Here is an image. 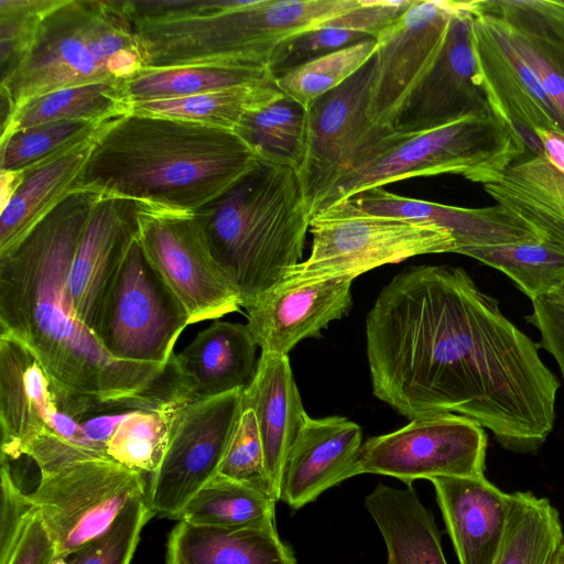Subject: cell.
Masks as SVG:
<instances>
[{
    "label": "cell",
    "mask_w": 564,
    "mask_h": 564,
    "mask_svg": "<svg viewBox=\"0 0 564 564\" xmlns=\"http://www.w3.org/2000/svg\"><path fill=\"white\" fill-rule=\"evenodd\" d=\"M478 7L479 1H464L452 17L436 61L405 100L392 129L421 131L465 116L492 112L473 46V14Z\"/></svg>",
    "instance_id": "obj_15"
},
{
    "label": "cell",
    "mask_w": 564,
    "mask_h": 564,
    "mask_svg": "<svg viewBox=\"0 0 564 564\" xmlns=\"http://www.w3.org/2000/svg\"><path fill=\"white\" fill-rule=\"evenodd\" d=\"M139 206L130 199L99 198L79 238L68 284L74 307L91 330L106 292L137 237Z\"/></svg>",
    "instance_id": "obj_19"
},
{
    "label": "cell",
    "mask_w": 564,
    "mask_h": 564,
    "mask_svg": "<svg viewBox=\"0 0 564 564\" xmlns=\"http://www.w3.org/2000/svg\"><path fill=\"white\" fill-rule=\"evenodd\" d=\"M310 256L281 283L350 278L408 258L455 252L452 234L434 224L371 214L354 197L313 214ZM280 283V284H281Z\"/></svg>",
    "instance_id": "obj_7"
},
{
    "label": "cell",
    "mask_w": 564,
    "mask_h": 564,
    "mask_svg": "<svg viewBox=\"0 0 564 564\" xmlns=\"http://www.w3.org/2000/svg\"><path fill=\"white\" fill-rule=\"evenodd\" d=\"M365 503L386 542L388 564H447L433 513L411 486L379 485Z\"/></svg>",
    "instance_id": "obj_28"
},
{
    "label": "cell",
    "mask_w": 564,
    "mask_h": 564,
    "mask_svg": "<svg viewBox=\"0 0 564 564\" xmlns=\"http://www.w3.org/2000/svg\"><path fill=\"white\" fill-rule=\"evenodd\" d=\"M271 78L270 70L213 65L143 68L124 82V89L132 104L182 98Z\"/></svg>",
    "instance_id": "obj_36"
},
{
    "label": "cell",
    "mask_w": 564,
    "mask_h": 564,
    "mask_svg": "<svg viewBox=\"0 0 564 564\" xmlns=\"http://www.w3.org/2000/svg\"><path fill=\"white\" fill-rule=\"evenodd\" d=\"M543 155L555 169L564 173V137L544 129H536Z\"/></svg>",
    "instance_id": "obj_47"
},
{
    "label": "cell",
    "mask_w": 564,
    "mask_h": 564,
    "mask_svg": "<svg viewBox=\"0 0 564 564\" xmlns=\"http://www.w3.org/2000/svg\"><path fill=\"white\" fill-rule=\"evenodd\" d=\"M547 296H552L557 301L564 303V284L561 288H558L553 294Z\"/></svg>",
    "instance_id": "obj_48"
},
{
    "label": "cell",
    "mask_w": 564,
    "mask_h": 564,
    "mask_svg": "<svg viewBox=\"0 0 564 564\" xmlns=\"http://www.w3.org/2000/svg\"><path fill=\"white\" fill-rule=\"evenodd\" d=\"M153 516L147 494L137 495L107 531L73 553L66 564H130L141 530Z\"/></svg>",
    "instance_id": "obj_41"
},
{
    "label": "cell",
    "mask_w": 564,
    "mask_h": 564,
    "mask_svg": "<svg viewBox=\"0 0 564 564\" xmlns=\"http://www.w3.org/2000/svg\"><path fill=\"white\" fill-rule=\"evenodd\" d=\"M485 191L531 226L543 239L564 248V173L544 156L530 154L510 165Z\"/></svg>",
    "instance_id": "obj_27"
},
{
    "label": "cell",
    "mask_w": 564,
    "mask_h": 564,
    "mask_svg": "<svg viewBox=\"0 0 564 564\" xmlns=\"http://www.w3.org/2000/svg\"><path fill=\"white\" fill-rule=\"evenodd\" d=\"M361 0H229L182 20L176 45L186 65L269 70L294 36L357 8Z\"/></svg>",
    "instance_id": "obj_6"
},
{
    "label": "cell",
    "mask_w": 564,
    "mask_h": 564,
    "mask_svg": "<svg viewBox=\"0 0 564 564\" xmlns=\"http://www.w3.org/2000/svg\"><path fill=\"white\" fill-rule=\"evenodd\" d=\"M242 405L256 414L268 478L280 500L284 463L307 414L288 356L261 352L256 376L242 390Z\"/></svg>",
    "instance_id": "obj_25"
},
{
    "label": "cell",
    "mask_w": 564,
    "mask_h": 564,
    "mask_svg": "<svg viewBox=\"0 0 564 564\" xmlns=\"http://www.w3.org/2000/svg\"><path fill=\"white\" fill-rule=\"evenodd\" d=\"M29 497L56 547V561L96 539L127 502L147 494L143 475L108 458H84L40 471Z\"/></svg>",
    "instance_id": "obj_9"
},
{
    "label": "cell",
    "mask_w": 564,
    "mask_h": 564,
    "mask_svg": "<svg viewBox=\"0 0 564 564\" xmlns=\"http://www.w3.org/2000/svg\"><path fill=\"white\" fill-rule=\"evenodd\" d=\"M352 197L371 214L434 224L448 230L456 243L455 253L543 239L533 226L499 204L465 208L400 196L384 187L371 188Z\"/></svg>",
    "instance_id": "obj_20"
},
{
    "label": "cell",
    "mask_w": 564,
    "mask_h": 564,
    "mask_svg": "<svg viewBox=\"0 0 564 564\" xmlns=\"http://www.w3.org/2000/svg\"><path fill=\"white\" fill-rule=\"evenodd\" d=\"M189 324L186 308L135 237L106 292L94 334L117 360L165 366Z\"/></svg>",
    "instance_id": "obj_8"
},
{
    "label": "cell",
    "mask_w": 564,
    "mask_h": 564,
    "mask_svg": "<svg viewBox=\"0 0 564 564\" xmlns=\"http://www.w3.org/2000/svg\"><path fill=\"white\" fill-rule=\"evenodd\" d=\"M479 4L481 11L500 21L510 43L564 120V37L522 0L479 1Z\"/></svg>",
    "instance_id": "obj_29"
},
{
    "label": "cell",
    "mask_w": 564,
    "mask_h": 564,
    "mask_svg": "<svg viewBox=\"0 0 564 564\" xmlns=\"http://www.w3.org/2000/svg\"><path fill=\"white\" fill-rule=\"evenodd\" d=\"M58 0H0V68H10L25 52L46 13Z\"/></svg>",
    "instance_id": "obj_43"
},
{
    "label": "cell",
    "mask_w": 564,
    "mask_h": 564,
    "mask_svg": "<svg viewBox=\"0 0 564 564\" xmlns=\"http://www.w3.org/2000/svg\"><path fill=\"white\" fill-rule=\"evenodd\" d=\"M463 2L413 0L376 36L377 69L368 108L375 124L392 127L405 100L436 61L451 19Z\"/></svg>",
    "instance_id": "obj_13"
},
{
    "label": "cell",
    "mask_w": 564,
    "mask_h": 564,
    "mask_svg": "<svg viewBox=\"0 0 564 564\" xmlns=\"http://www.w3.org/2000/svg\"><path fill=\"white\" fill-rule=\"evenodd\" d=\"M465 256L505 273L531 301L564 284V248L546 239L474 248Z\"/></svg>",
    "instance_id": "obj_38"
},
{
    "label": "cell",
    "mask_w": 564,
    "mask_h": 564,
    "mask_svg": "<svg viewBox=\"0 0 564 564\" xmlns=\"http://www.w3.org/2000/svg\"><path fill=\"white\" fill-rule=\"evenodd\" d=\"M198 215L210 253L245 310L303 261L311 215L292 167L259 161Z\"/></svg>",
    "instance_id": "obj_3"
},
{
    "label": "cell",
    "mask_w": 564,
    "mask_h": 564,
    "mask_svg": "<svg viewBox=\"0 0 564 564\" xmlns=\"http://www.w3.org/2000/svg\"><path fill=\"white\" fill-rule=\"evenodd\" d=\"M473 46L490 109L523 142L543 155L536 129L564 137V120L533 73L510 43L500 21L478 10L473 14Z\"/></svg>",
    "instance_id": "obj_14"
},
{
    "label": "cell",
    "mask_w": 564,
    "mask_h": 564,
    "mask_svg": "<svg viewBox=\"0 0 564 564\" xmlns=\"http://www.w3.org/2000/svg\"><path fill=\"white\" fill-rule=\"evenodd\" d=\"M59 410L35 355L14 336L0 333L1 457L21 456L29 443L52 430Z\"/></svg>",
    "instance_id": "obj_21"
},
{
    "label": "cell",
    "mask_w": 564,
    "mask_h": 564,
    "mask_svg": "<svg viewBox=\"0 0 564 564\" xmlns=\"http://www.w3.org/2000/svg\"><path fill=\"white\" fill-rule=\"evenodd\" d=\"M431 481L459 564H492L507 529L512 494L485 476Z\"/></svg>",
    "instance_id": "obj_23"
},
{
    "label": "cell",
    "mask_w": 564,
    "mask_h": 564,
    "mask_svg": "<svg viewBox=\"0 0 564 564\" xmlns=\"http://www.w3.org/2000/svg\"><path fill=\"white\" fill-rule=\"evenodd\" d=\"M557 3H558V6H560V8H561V10H562V12L564 14V0H560V1H557Z\"/></svg>",
    "instance_id": "obj_50"
},
{
    "label": "cell",
    "mask_w": 564,
    "mask_h": 564,
    "mask_svg": "<svg viewBox=\"0 0 564 564\" xmlns=\"http://www.w3.org/2000/svg\"><path fill=\"white\" fill-rule=\"evenodd\" d=\"M274 78L209 93L131 104V112L235 131L249 111L280 97Z\"/></svg>",
    "instance_id": "obj_32"
},
{
    "label": "cell",
    "mask_w": 564,
    "mask_h": 564,
    "mask_svg": "<svg viewBox=\"0 0 564 564\" xmlns=\"http://www.w3.org/2000/svg\"><path fill=\"white\" fill-rule=\"evenodd\" d=\"M241 406L242 390H236L178 408L166 452L147 488L154 516L177 520L188 501L218 475Z\"/></svg>",
    "instance_id": "obj_12"
},
{
    "label": "cell",
    "mask_w": 564,
    "mask_h": 564,
    "mask_svg": "<svg viewBox=\"0 0 564 564\" xmlns=\"http://www.w3.org/2000/svg\"><path fill=\"white\" fill-rule=\"evenodd\" d=\"M35 508L15 484L9 459L1 457L0 564H7Z\"/></svg>",
    "instance_id": "obj_44"
},
{
    "label": "cell",
    "mask_w": 564,
    "mask_h": 564,
    "mask_svg": "<svg viewBox=\"0 0 564 564\" xmlns=\"http://www.w3.org/2000/svg\"><path fill=\"white\" fill-rule=\"evenodd\" d=\"M520 138L492 112L469 115L421 131L383 127L310 199L312 216L368 189L413 177L460 175L482 186L522 159Z\"/></svg>",
    "instance_id": "obj_5"
},
{
    "label": "cell",
    "mask_w": 564,
    "mask_h": 564,
    "mask_svg": "<svg viewBox=\"0 0 564 564\" xmlns=\"http://www.w3.org/2000/svg\"><path fill=\"white\" fill-rule=\"evenodd\" d=\"M563 541L561 519L551 502L530 491H517L492 564H554Z\"/></svg>",
    "instance_id": "obj_34"
},
{
    "label": "cell",
    "mask_w": 564,
    "mask_h": 564,
    "mask_svg": "<svg viewBox=\"0 0 564 564\" xmlns=\"http://www.w3.org/2000/svg\"><path fill=\"white\" fill-rule=\"evenodd\" d=\"M275 500L217 475L186 505L177 520L217 528H275Z\"/></svg>",
    "instance_id": "obj_35"
},
{
    "label": "cell",
    "mask_w": 564,
    "mask_h": 564,
    "mask_svg": "<svg viewBox=\"0 0 564 564\" xmlns=\"http://www.w3.org/2000/svg\"><path fill=\"white\" fill-rule=\"evenodd\" d=\"M413 0H361V3L322 25L285 42L269 70L273 78L311 59L375 37L402 14Z\"/></svg>",
    "instance_id": "obj_30"
},
{
    "label": "cell",
    "mask_w": 564,
    "mask_h": 564,
    "mask_svg": "<svg viewBox=\"0 0 564 564\" xmlns=\"http://www.w3.org/2000/svg\"><path fill=\"white\" fill-rule=\"evenodd\" d=\"M187 401L129 411L107 442V457L143 476L153 475L166 452L176 411Z\"/></svg>",
    "instance_id": "obj_37"
},
{
    "label": "cell",
    "mask_w": 564,
    "mask_h": 564,
    "mask_svg": "<svg viewBox=\"0 0 564 564\" xmlns=\"http://www.w3.org/2000/svg\"><path fill=\"white\" fill-rule=\"evenodd\" d=\"M137 238L191 324L240 310L239 294L213 258L198 213L140 204Z\"/></svg>",
    "instance_id": "obj_10"
},
{
    "label": "cell",
    "mask_w": 564,
    "mask_h": 564,
    "mask_svg": "<svg viewBox=\"0 0 564 564\" xmlns=\"http://www.w3.org/2000/svg\"><path fill=\"white\" fill-rule=\"evenodd\" d=\"M95 134L23 172L1 173L0 257L15 249L73 193Z\"/></svg>",
    "instance_id": "obj_22"
},
{
    "label": "cell",
    "mask_w": 564,
    "mask_h": 564,
    "mask_svg": "<svg viewBox=\"0 0 564 564\" xmlns=\"http://www.w3.org/2000/svg\"><path fill=\"white\" fill-rule=\"evenodd\" d=\"M166 564H296L276 529L217 528L178 520L167 540Z\"/></svg>",
    "instance_id": "obj_26"
},
{
    "label": "cell",
    "mask_w": 564,
    "mask_h": 564,
    "mask_svg": "<svg viewBox=\"0 0 564 564\" xmlns=\"http://www.w3.org/2000/svg\"><path fill=\"white\" fill-rule=\"evenodd\" d=\"M554 564H564V541L557 552Z\"/></svg>",
    "instance_id": "obj_49"
},
{
    "label": "cell",
    "mask_w": 564,
    "mask_h": 564,
    "mask_svg": "<svg viewBox=\"0 0 564 564\" xmlns=\"http://www.w3.org/2000/svg\"><path fill=\"white\" fill-rule=\"evenodd\" d=\"M144 68L123 0H58L23 55L1 73V124L32 99Z\"/></svg>",
    "instance_id": "obj_4"
},
{
    "label": "cell",
    "mask_w": 564,
    "mask_h": 564,
    "mask_svg": "<svg viewBox=\"0 0 564 564\" xmlns=\"http://www.w3.org/2000/svg\"><path fill=\"white\" fill-rule=\"evenodd\" d=\"M218 475L251 486L278 502L268 478L256 414L248 406H241Z\"/></svg>",
    "instance_id": "obj_42"
},
{
    "label": "cell",
    "mask_w": 564,
    "mask_h": 564,
    "mask_svg": "<svg viewBox=\"0 0 564 564\" xmlns=\"http://www.w3.org/2000/svg\"><path fill=\"white\" fill-rule=\"evenodd\" d=\"M360 426L345 416L306 414L282 473L280 500L299 510L321 494L358 475Z\"/></svg>",
    "instance_id": "obj_18"
},
{
    "label": "cell",
    "mask_w": 564,
    "mask_h": 564,
    "mask_svg": "<svg viewBox=\"0 0 564 564\" xmlns=\"http://www.w3.org/2000/svg\"><path fill=\"white\" fill-rule=\"evenodd\" d=\"M55 562L54 541L35 509L7 564H54Z\"/></svg>",
    "instance_id": "obj_46"
},
{
    "label": "cell",
    "mask_w": 564,
    "mask_h": 564,
    "mask_svg": "<svg viewBox=\"0 0 564 564\" xmlns=\"http://www.w3.org/2000/svg\"><path fill=\"white\" fill-rule=\"evenodd\" d=\"M307 109L282 94L245 115L235 132L259 161L296 172L306 153Z\"/></svg>",
    "instance_id": "obj_33"
},
{
    "label": "cell",
    "mask_w": 564,
    "mask_h": 564,
    "mask_svg": "<svg viewBox=\"0 0 564 564\" xmlns=\"http://www.w3.org/2000/svg\"><path fill=\"white\" fill-rule=\"evenodd\" d=\"M131 112L124 82H100L59 89L30 100L3 124L1 138L15 131L59 120L97 124Z\"/></svg>",
    "instance_id": "obj_31"
},
{
    "label": "cell",
    "mask_w": 564,
    "mask_h": 564,
    "mask_svg": "<svg viewBox=\"0 0 564 564\" xmlns=\"http://www.w3.org/2000/svg\"><path fill=\"white\" fill-rule=\"evenodd\" d=\"M258 163L235 131L129 112L99 127L73 192L198 213Z\"/></svg>",
    "instance_id": "obj_2"
},
{
    "label": "cell",
    "mask_w": 564,
    "mask_h": 564,
    "mask_svg": "<svg viewBox=\"0 0 564 564\" xmlns=\"http://www.w3.org/2000/svg\"><path fill=\"white\" fill-rule=\"evenodd\" d=\"M101 124L59 120L15 131L0 139L1 173H20L93 137Z\"/></svg>",
    "instance_id": "obj_40"
},
{
    "label": "cell",
    "mask_w": 564,
    "mask_h": 564,
    "mask_svg": "<svg viewBox=\"0 0 564 564\" xmlns=\"http://www.w3.org/2000/svg\"><path fill=\"white\" fill-rule=\"evenodd\" d=\"M258 344L247 324L214 322L172 355L191 401L246 389L253 380Z\"/></svg>",
    "instance_id": "obj_24"
},
{
    "label": "cell",
    "mask_w": 564,
    "mask_h": 564,
    "mask_svg": "<svg viewBox=\"0 0 564 564\" xmlns=\"http://www.w3.org/2000/svg\"><path fill=\"white\" fill-rule=\"evenodd\" d=\"M487 434L477 422L455 413L415 417L403 427L367 440L357 471L416 479L485 476Z\"/></svg>",
    "instance_id": "obj_11"
},
{
    "label": "cell",
    "mask_w": 564,
    "mask_h": 564,
    "mask_svg": "<svg viewBox=\"0 0 564 564\" xmlns=\"http://www.w3.org/2000/svg\"><path fill=\"white\" fill-rule=\"evenodd\" d=\"M98 199L90 192H73L0 257V333L35 355L59 409L79 421L183 397L172 358L165 366L112 358L74 307L69 269Z\"/></svg>",
    "instance_id": "obj_1"
},
{
    "label": "cell",
    "mask_w": 564,
    "mask_h": 564,
    "mask_svg": "<svg viewBox=\"0 0 564 564\" xmlns=\"http://www.w3.org/2000/svg\"><path fill=\"white\" fill-rule=\"evenodd\" d=\"M350 278L281 283L248 307L249 329L261 352L288 356L306 338H319L351 306Z\"/></svg>",
    "instance_id": "obj_17"
},
{
    "label": "cell",
    "mask_w": 564,
    "mask_h": 564,
    "mask_svg": "<svg viewBox=\"0 0 564 564\" xmlns=\"http://www.w3.org/2000/svg\"><path fill=\"white\" fill-rule=\"evenodd\" d=\"M377 51L369 37L346 47L315 56L274 78L281 93L308 109L319 97L358 72Z\"/></svg>",
    "instance_id": "obj_39"
},
{
    "label": "cell",
    "mask_w": 564,
    "mask_h": 564,
    "mask_svg": "<svg viewBox=\"0 0 564 564\" xmlns=\"http://www.w3.org/2000/svg\"><path fill=\"white\" fill-rule=\"evenodd\" d=\"M524 318L540 332L539 347L553 356L564 379V303L552 296L536 299Z\"/></svg>",
    "instance_id": "obj_45"
},
{
    "label": "cell",
    "mask_w": 564,
    "mask_h": 564,
    "mask_svg": "<svg viewBox=\"0 0 564 564\" xmlns=\"http://www.w3.org/2000/svg\"><path fill=\"white\" fill-rule=\"evenodd\" d=\"M376 54L307 109L306 153L297 172L306 204L383 128L368 113Z\"/></svg>",
    "instance_id": "obj_16"
}]
</instances>
